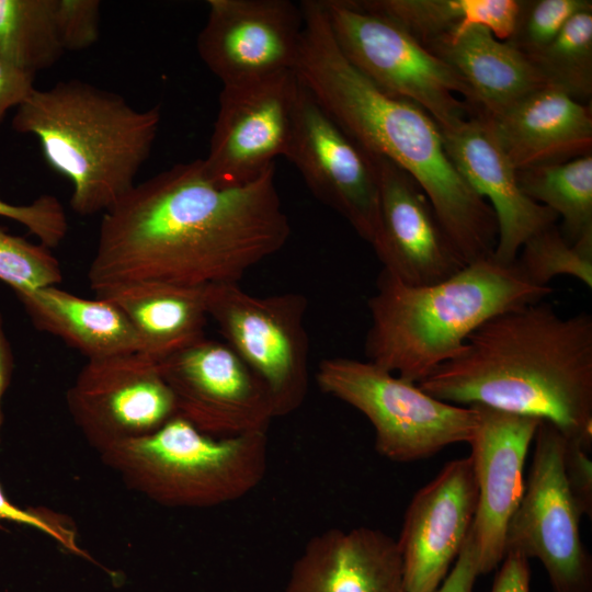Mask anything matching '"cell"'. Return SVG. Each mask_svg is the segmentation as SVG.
<instances>
[{"label":"cell","instance_id":"cell-1","mask_svg":"<svg viewBox=\"0 0 592 592\" xmlns=\"http://www.w3.org/2000/svg\"><path fill=\"white\" fill-rule=\"evenodd\" d=\"M274 175L275 166L250 183L223 186L195 159L135 184L102 214L88 270L91 289L238 283L289 238Z\"/></svg>","mask_w":592,"mask_h":592},{"label":"cell","instance_id":"cell-2","mask_svg":"<svg viewBox=\"0 0 592 592\" xmlns=\"http://www.w3.org/2000/svg\"><path fill=\"white\" fill-rule=\"evenodd\" d=\"M300 8L304 26L293 69L299 82L361 148L414 179L466 263L492 255L494 213L452 163L435 121L352 66L335 43L321 0L301 1Z\"/></svg>","mask_w":592,"mask_h":592},{"label":"cell","instance_id":"cell-3","mask_svg":"<svg viewBox=\"0 0 592 592\" xmlns=\"http://www.w3.org/2000/svg\"><path fill=\"white\" fill-rule=\"evenodd\" d=\"M417 385L452 405L549 421L592 449V316L542 301L505 310Z\"/></svg>","mask_w":592,"mask_h":592},{"label":"cell","instance_id":"cell-4","mask_svg":"<svg viewBox=\"0 0 592 592\" xmlns=\"http://www.w3.org/2000/svg\"><path fill=\"white\" fill-rule=\"evenodd\" d=\"M551 292L533 284L516 262L502 263L493 255L426 286L407 285L383 269L367 301V361L418 384L457 354L487 320L542 301Z\"/></svg>","mask_w":592,"mask_h":592},{"label":"cell","instance_id":"cell-5","mask_svg":"<svg viewBox=\"0 0 592 592\" xmlns=\"http://www.w3.org/2000/svg\"><path fill=\"white\" fill-rule=\"evenodd\" d=\"M160 122L159 106L138 110L117 93L71 79L35 88L16 107L12 128L37 138L46 162L72 185L71 209L91 216L135 186Z\"/></svg>","mask_w":592,"mask_h":592},{"label":"cell","instance_id":"cell-6","mask_svg":"<svg viewBox=\"0 0 592 592\" xmlns=\"http://www.w3.org/2000/svg\"><path fill=\"white\" fill-rule=\"evenodd\" d=\"M124 483L169 508L234 502L260 485L267 467L266 432L214 436L175 415L155 432L100 453Z\"/></svg>","mask_w":592,"mask_h":592},{"label":"cell","instance_id":"cell-7","mask_svg":"<svg viewBox=\"0 0 592 592\" xmlns=\"http://www.w3.org/2000/svg\"><path fill=\"white\" fill-rule=\"evenodd\" d=\"M316 380L323 392L367 418L376 452L391 462H417L452 444L469 443L478 424L474 406L436 399L369 361L322 360Z\"/></svg>","mask_w":592,"mask_h":592},{"label":"cell","instance_id":"cell-8","mask_svg":"<svg viewBox=\"0 0 592 592\" xmlns=\"http://www.w3.org/2000/svg\"><path fill=\"white\" fill-rule=\"evenodd\" d=\"M344 57L384 92L408 100L448 129L471 115L456 73L390 19L357 0H321Z\"/></svg>","mask_w":592,"mask_h":592},{"label":"cell","instance_id":"cell-9","mask_svg":"<svg viewBox=\"0 0 592 592\" xmlns=\"http://www.w3.org/2000/svg\"><path fill=\"white\" fill-rule=\"evenodd\" d=\"M206 308L226 343L269 389L276 417L297 410L309 382L305 296L259 297L238 283H221L206 286Z\"/></svg>","mask_w":592,"mask_h":592},{"label":"cell","instance_id":"cell-10","mask_svg":"<svg viewBox=\"0 0 592 592\" xmlns=\"http://www.w3.org/2000/svg\"><path fill=\"white\" fill-rule=\"evenodd\" d=\"M522 499L505 533V554L544 566L554 592H592V559L581 539L584 515L565 473L566 435L540 420Z\"/></svg>","mask_w":592,"mask_h":592},{"label":"cell","instance_id":"cell-11","mask_svg":"<svg viewBox=\"0 0 592 592\" xmlns=\"http://www.w3.org/2000/svg\"><path fill=\"white\" fill-rule=\"evenodd\" d=\"M298 88L293 70L223 86L203 159L215 183H250L274 167L277 157H285Z\"/></svg>","mask_w":592,"mask_h":592},{"label":"cell","instance_id":"cell-12","mask_svg":"<svg viewBox=\"0 0 592 592\" xmlns=\"http://www.w3.org/2000/svg\"><path fill=\"white\" fill-rule=\"evenodd\" d=\"M178 415L214 436L266 432L276 417L264 383L227 344L206 337L158 362Z\"/></svg>","mask_w":592,"mask_h":592},{"label":"cell","instance_id":"cell-13","mask_svg":"<svg viewBox=\"0 0 592 592\" xmlns=\"http://www.w3.org/2000/svg\"><path fill=\"white\" fill-rule=\"evenodd\" d=\"M66 402L75 424L99 454L148 435L178 414L158 362L138 351L87 360Z\"/></svg>","mask_w":592,"mask_h":592},{"label":"cell","instance_id":"cell-14","mask_svg":"<svg viewBox=\"0 0 592 592\" xmlns=\"http://www.w3.org/2000/svg\"><path fill=\"white\" fill-rule=\"evenodd\" d=\"M284 158L298 170L310 192L372 246L379 209L375 163L300 82Z\"/></svg>","mask_w":592,"mask_h":592},{"label":"cell","instance_id":"cell-15","mask_svg":"<svg viewBox=\"0 0 592 592\" xmlns=\"http://www.w3.org/2000/svg\"><path fill=\"white\" fill-rule=\"evenodd\" d=\"M196 49L223 86L293 70L301 34L300 4L289 0H209Z\"/></svg>","mask_w":592,"mask_h":592},{"label":"cell","instance_id":"cell-16","mask_svg":"<svg viewBox=\"0 0 592 592\" xmlns=\"http://www.w3.org/2000/svg\"><path fill=\"white\" fill-rule=\"evenodd\" d=\"M477 503L469 456L446 463L415 492L397 539L407 592H433L440 587L465 546Z\"/></svg>","mask_w":592,"mask_h":592},{"label":"cell","instance_id":"cell-17","mask_svg":"<svg viewBox=\"0 0 592 592\" xmlns=\"http://www.w3.org/2000/svg\"><path fill=\"white\" fill-rule=\"evenodd\" d=\"M369 156L377 171L379 200L372 247L383 269L410 286L432 285L454 275L467 263L421 186L389 160Z\"/></svg>","mask_w":592,"mask_h":592},{"label":"cell","instance_id":"cell-18","mask_svg":"<svg viewBox=\"0 0 592 592\" xmlns=\"http://www.w3.org/2000/svg\"><path fill=\"white\" fill-rule=\"evenodd\" d=\"M478 424L469 441L478 487L471 535L480 574L497 569L505 556V533L525 487L523 477L528 448L539 419L480 405Z\"/></svg>","mask_w":592,"mask_h":592},{"label":"cell","instance_id":"cell-19","mask_svg":"<svg viewBox=\"0 0 592 592\" xmlns=\"http://www.w3.org/2000/svg\"><path fill=\"white\" fill-rule=\"evenodd\" d=\"M441 133L456 170L494 213L498 238L493 258L506 264L515 262L523 244L556 225L558 216L523 193L516 169L485 118L468 116Z\"/></svg>","mask_w":592,"mask_h":592},{"label":"cell","instance_id":"cell-20","mask_svg":"<svg viewBox=\"0 0 592 592\" xmlns=\"http://www.w3.org/2000/svg\"><path fill=\"white\" fill-rule=\"evenodd\" d=\"M285 592H407L397 540L366 526L317 534L295 560Z\"/></svg>","mask_w":592,"mask_h":592},{"label":"cell","instance_id":"cell-21","mask_svg":"<svg viewBox=\"0 0 592 592\" xmlns=\"http://www.w3.org/2000/svg\"><path fill=\"white\" fill-rule=\"evenodd\" d=\"M485 119L517 171L592 153L591 105L550 86Z\"/></svg>","mask_w":592,"mask_h":592},{"label":"cell","instance_id":"cell-22","mask_svg":"<svg viewBox=\"0 0 592 592\" xmlns=\"http://www.w3.org/2000/svg\"><path fill=\"white\" fill-rule=\"evenodd\" d=\"M469 92L470 116L493 117L547 86L533 62L480 24H465L424 46Z\"/></svg>","mask_w":592,"mask_h":592},{"label":"cell","instance_id":"cell-23","mask_svg":"<svg viewBox=\"0 0 592 592\" xmlns=\"http://www.w3.org/2000/svg\"><path fill=\"white\" fill-rule=\"evenodd\" d=\"M94 294L125 315L138 337L139 352L156 362L205 337L206 286L130 282Z\"/></svg>","mask_w":592,"mask_h":592},{"label":"cell","instance_id":"cell-24","mask_svg":"<svg viewBox=\"0 0 592 592\" xmlns=\"http://www.w3.org/2000/svg\"><path fill=\"white\" fill-rule=\"evenodd\" d=\"M15 295L35 328L61 339L87 360L140 351L128 319L104 298H82L57 285Z\"/></svg>","mask_w":592,"mask_h":592},{"label":"cell","instance_id":"cell-25","mask_svg":"<svg viewBox=\"0 0 592 592\" xmlns=\"http://www.w3.org/2000/svg\"><path fill=\"white\" fill-rule=\"evenodd\" d=\"M363 8L390 19L421 45L465 24H480L506 41L521 0H357Z\"/></svg>","mask_w":592,"mask_h":592},{"label":"cell","instance_id":"cell-26","mask_svg":"<svg viewBox=\"0 0 592 592\" xmlns=\"http://www.w3.org/2000/svg\"><path fill=\"white\" fill-rule=\"evenodd\" d=\"M516 174L526 196L562 218L560 231L567 241L592 235V153Z\"/></svg>","mask_w":592,"mask_h":592},{"label":"cell","instance_id":"cell-27","mask_svg":"<svg viewBox=\"0 0 592 592\" xmlns=\"http://www.w3.org/2000/svg\"><path fill=\"white\" fill-rule=\"evenodd\" d=\"M58 0H0V57L34 75L66 53L57 19Z\"/></svg>","mask_w":592,"mask_h":592},{"label":"cell","instance_id":"cell-28","mask_svg":"<svg viewBox=\"0 0 592 592\" xmlns=\"http://www.w3.org/2000/svg\"><path fill=\"white\" fill-rule=\"evenodd\" d=\"M527 58L547 86L587 103L592 95V9L574 14L549 45Z\"/></svg>","mask_w":592,"mask_h":592},{"label":"cell","instance_id":"cell-29","mask_svg":"<svg viewBox=\"0 0 592 592\" xmlns=\"http://www.w3.org/2000/svg\"><path fill=\"white\" fill-rule=\"evenodd\" d=\"M515 262L535 285L548 286L558 275H570L592 288V235L570 243L550 226L523 244Z\"/></svg>","mask_w":592,"mask_h":592},{"label":"cell","instance_id":"cell-30","mask_svg":"<svg viewBox=\"0 0 592 592\" xmlns=\"http://www.w3.org/2000/svg\"><path fill=\"white\" fill-rule=\"evenodd\" d=\"M0 280L18 293L58 285L62 273L49 248L0 228Z\"/></svg>","mask_w":592,"mask_h":592},{"label":"cell","instance_id":"cell-31","mask_svg":"<svg viewBox=\"0 0 592 592\" xmlns=\"http://www.w3.org/2000/svg\"><path fill=\"white\" fill-rule=\"evenodd\" d=\"M592 9L591 0H521L511 36L504 41L531 57L549 45L578 12Z\"/></svg>","mask_w":592,"mask_h":592},{"label":"cell","instance_id":"cell-32","mask_svg":"<svg viewBox=\"0 0 592 592\" xmlns=\"http://www.w3.org/2000/svg\"><path fill=\"white\" fill-rule=\"evenodd\" d=\"M0 216L23 225L39 243L57 247L68 232V220L59 200L41 195L25 205L10 204L0 197Z\"/></svg>","mask_w":592,"mask_h":592},{"label":"cell","instance_id":"cell-33","mask_svg":"<svg viewBox=\"0 0 592 592\" xmlns=\"http://www.w3.org/2000/svg\"><path fill=\"white\" fill-rule=\"evenodd\" d=\"M8 522L41 531L55 539L66 550L90 559V556L78 545L77 534L67 520L47 509L21 508L14 504L0 485V530Z\"/></svg>","mask_w":592,"mask_h":592},{"label":"cell","instance_id":"cell-34","mask_svg":"<svg viewBox=\"0 0 592 592\" xmlns=\"http://www.w3.org/2000/svg\"><path fill=\"white\" fill-rule=\"evenodd\" d=\"M99 0H58L57 19L66 52L91 47L99 38Z\"/></svg>","mask_w":592,"mask_h":592},{"label":"cell","instance_id":"cell-35","mask_svg":"<svg viewBox=\"0 0 592 592\" xmlns=\"http://www.w3.org/2000/svg\"><path fill=\"white\" fill-rule=\"evenodd\" d=\"M565 473L577 502L584 515H592V460L591 448L566 437Z\"/></svg>","mask_w":592,"mask_h":592},{"label":"cell","instance_id":"cell-36","mask_svg":"<svg viewBox=\"0 0 592 592\" xmlns=\"http://www.w3.org/2000/svg\"><path fill=\"white\" fill-rule=\"evenodd\" d=\"M34 77L0 57V126L8 112L16 109L35 89Z\"/></svg>","mask_w":592,"mask_h":592},{"label":"cell","instance_id":"cell-37","mask_svg":"<svg viewBox=\"0 0 592 592\" xmlns=\"http://www.w3.org/2000/svg\"><path fill=\"white\" fill-rule=\"evenodd\" d=\"M480 576L478 551L471 531L453 568L433 592H474L476 580Z\"/></svg>","mask_w":592,"mask_h":592},{"label":"cell","instance_id":"cell-38","mask_svg":"<svg viewBox=\"0 0 592 592\" xmlns=\"http://www.w3.org/2000/svg\"><path fill=\"white\" fill-rule=\"evenodd\" d=\"M530 559L516 551H508L494 577L491 592H531Z\"/></svg>","mask_w":592,"mask_h":592},{"label":"cell","instance_id":"cell-39","mask_svg":"<svg viewBox=\"0 0 592 592\" xmlns=\"http://www.w3.org/2000/svg\"><path fill=\"white\" fill-rule=\"evenodd\" d=\"M13 367V353L5 334L2 316L0 314V443L1 430L4 420L2 400L12 378Z\"/></svg>","mask_w":592,"mask_h":592}]
</instances>
